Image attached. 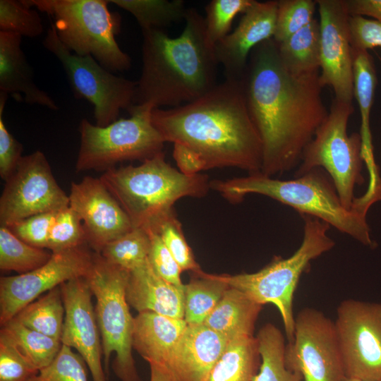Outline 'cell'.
Returning <instances> with one entry per match:
<instances>
[{"label": "cell", "mask_w": 381, "mask_h": 381, "mask_svg": "<svg viewBox=\"0 0 381 381\" xmlns=\"http://www.w3.org/2000/svg\"><path fill=\"white\" fill-rule=\"evenodd\" d=\"M260 363L256 337L229 340L205 381H253Z\"/></svg>", "instance_id": "cell-26"}, {"label": "cell", "mask_w": 381, "mask_h": 381, "mask_svg": "<svg viewBox=\"0 0 381 381\" xmlns=\"http://www.w3.org/2000/svg\"><path fill=\"white\" fill-rule=\"evenodd\" d=\"M85 364L79 353L62 344L54 360L28 381H88Z\"/></svg>", "instance_id": "cell-40"}, {"label": "cell", "mask_w": 381, "mask_h": 381, "mask_svg": "<svg viewBox=\"0 0 381 381\" xmlns=\"http://www.w3.org/2000/svg\"><path fill=\"white\" fill-rule=\"evenodd\" d=\"M151 118L164 143L186 150L200 171L223 167L261 171L262 143L240 80L226 78L198 99L176 107L155 108Z\"/></svg>", "instance_id": "cell-2"}, {"label": "cell", "mask_w": 381, "mask_h": 381, "mask_svg": "<svg viewBox=\"0 0 381 381\" xmlns=\"http://www.w3.org/2000/svg\"><path fill=\"white\" fill-rule=\"evenodd\" d=\"M0 197V226L9 227L30 216L56 212L69 206L68 195L56 182L44 155L23 156L5 181Z\"/></svg>", "instance_id": "cell-14"}, {"label": "cell", "mask_w": 381, "mask_h": 381, "mask_svg": "<svg viewBox=\"0 0 381 381\" xmlns=\"http://www.w3.org/2000/svg\"><path fill=\"white\" fill-rule=\"evenodd\" d=\"M353 75V97L361 114L360 135L364 162L370 169L377 167L373 155L370 116L373 104L377 78L375 62L368 51L351 48Z\"/></svg>", "instance_id": "cell-25"}, {"label": "cell", "mask_w": 381, "mask_h": 381, "mask_svg": "<svg viewBox=\"0 0 381 381\" xmlns=\"http://www.w3.org/2000/svg\"><path fill=\"white\" fill-rule=\"evenodd\" d=\"M20 353L40 371L56 357L62 346L60 340L31 329L15 318L1 326Z\"/></svg>", "instance_id": "cell-31"}, {"label": "cell", "mask_w": 381, "mask_h": 381, "mask_svg": "<svg viewBox=\"0 0 381 381\" xmlns=\"http://www.w3.org/2000/svg\"><path fill=\"white\" fill-rule=\"evenodd\" d=\"M261 363L253 381H301L285 364V339L279 329L272 323L262 326L255 337Z\"/></svg>", "instance_id": "cell-30"}, {"label": "cell", "mask_w": 381, "mask_h": 381, "mask_svg": "<svg viewBox=\"0 0 381 381\" xmlns=\"http://www.w3.org/2000/svg\"><path fill=\"white\" fill-rule=\"evenodd\" d=\"M285 364L301 381H346L334 321L304 308L295 316L294 335L286 344Z\"/></svg>", "instance_id": "cell-13"}, {"label": "cell", "mask_w": 381, "mask_h": 381, "mask_svg": "<svg viewBox=\"0 0 381 381\" xmlns=\"http://www.w3.org/2000/svg\"><path fill=\"white\" fill-rule=\"evenodd\" d=\"M21 41L18 34L0 31V92L29 104L57 110L54 100L35 84Z\"/></svg>", "instance_id": "cell-21"}, {"label": "cell", "mask_w": 381, "mask_h": 381, "mask_svg": "<svg viewBox=\"0 0 381 381\" xmlns=\"http://www.w3.org/2000/svg\"><path fill=\"white\" fill-rule=\"evenodd\" d=\"M379 59H380V62H381V56L379 57Z\"/></svg>", "instance_id": "cell-49"}, {"label": "cell", "mask_w": 381, "mask_h": 381, "mask_svg": "<svg viewBox=\"0 0 381 381\" xmlns=\"http://www.w3.org/2000/svg\"><path fill=\"white\" fill-rule=\"evenodd\" d=\"M346 381H358V380H355V379L346 378Z\"/></svg>", "instance_id": "cell-48"}, {"label": "cell", "mask_w": 381, "mask_h": 381, "mask_svg": "<svg viewBox=\"0 0 381 381\" xmlns=\"http://www.w3.org/2000/svg\"><path fill=\"white\" fill-rule=\"evenodd\" d=\"M184 20L176 37L164 30H142V71L133 104L176 107L198 99L218 84L219 64L215 47L206 38L205 18L192 8Z\"/></svg>", "instance_id": "cell-3"}, {"label": "cell", "mask_w": 381, "mask_h": 381, "mask_svg": "<svg viewBox=\"0 0 381 381\" xmlns=\"http://www.w3.org/2000/svg\"><path fill=\"white\" fill-rule=\"evenodd\" d=\"M23 1L54 19L59 40L75 54L91 56L111 72L125 71L131 68V57L122 51L115 38L121 30V17L109 11V1Z\"/></svg>", "instance_id": "cell-7"}, {"label": "cell", "mask_w": 381, "mask_h": 381, "mask_svg": "<svg viewBox=\"0 0 381 381\" xmlns=\"http://www.w3.org/2000/svg\"><path fill=\"white\" fill-rule=\"evenodd\" d=\"M352 49L368 51L381 47V22L359 16L349 18Z\"/></svg>", "instance_id": "cell-45"}, {"label": "cell", "mask_w": 381, "mask_h": 381, "mask_svg": "<svg viewBox=\"0 0 381 381\" xmlns=\"http://www.w3.org/2000/svg\"><path fill=\"white\" fill-rule=\"evenodd\" d=\"M39 370L0 332V381H28Z\"/></svg>", "instance_id": "cell-41"}, {"label": "cell", "mask_w": 381, "mask_h": 381, "mask_svg": "<svg viewBox=\"0 0 381 381\" xmlns=\"http://www.w3.org/2000/svg\"><path fill=\"white\" fill-rule=\"evenodd\" d=\"M42 44L61 64L75 96L92 104L95 125L111 123L121 109L128 111L133 105L136 82L114 75L91 56H81L68 50L53 23Z\"/></svg>", "instance_id": "cell-11"}, {"label": "cell", "mask_w": 381, "mask_h": 381, "mask_svg": "<svg viewBox=\"0 0 381 381\" xmlns=\"http://www.w3.org/2000/svg\"><path fill=\"white\" fill-rule=\"evenodd\" d=\"M322 168H315L303 176L279 180L262 172L246 176L210 181V188L231 202H239L249 194L262 195L286 205L301 215L325 222L340 232L365 246L376 243L370 237L366 214L346 210L341 204L334 185Z\"/></svg>", "instance_id": "cell-4"}, {"label": "cell", "mask_w": 381, "mask_h": 381, "mask_svg": "<svg viewBox=\"0 0 381 381\" xmlns=\"http://www.w3.org/2000/svg\"><path fill=\"white\" fill-rule=\"evenodd\" d=\"M316 8V0L277 1L275 42L284 41L311 23Z\"/></svg>", "instance_id": "cell-37"}, {"label": "cell", "mask_w": 381, "mask_h": 381, "mask_svg": "<svg viewBox=\"0 0 381 381\" xmlns=\"http://www.w3.org/2000/svg\"><path fill=\"white\" fill-rule=\"evenodd\" d=\"M228 342L204 324L188 325L164 368L175 381H205Z\"/></svg>", "instance_id": "cell-20"}, {"label": "cell", "mask_w": 381, "mask_h": 381, "mask_svg": "<svg viewBox=\"0 0 381 381\" xmlns=\"http://www.w3.org/2000/svg\"><path fill=\"white\" fill-rule=\"evenodd\" d=\"M353 111L352 103L334 98L327 116L303 150L294 177L322 168L332 179L342 205L349 210H359L355 207L354 190L365 182L364 159L360 133H347Z\"/></svg>", "instance_id": "cell-8"}, {"label": "cell", "mask_w": 381, "mask_h": 381, "mask_svg": "<svg viewBox=\"0 0 381 381\" xmlns=\"http://www.w3.org/2000/svg\"><path fill=\"white\" fill-rule=\"evenodd\" d=\"M277 49L284 66L290 73L303 75L320 72L319 21L313 19L308 25L277 44Z\"/></svg>", "instance_id": "cell-27"}, {"label": "cell", "mask_w": 381, "mask_h": 381, "mask_svg": "<svg viewBox=\"0 0 381 381\" xmlns=\"http://www.w3.org/2000/svg\"><path fill=\"white\" fill-rule=\"evenodd\" d=\"M187 325L184 319L150 311L138 313L133 319V349L149 365L164 367Z\"/></svg>", "instance_id": "cell-23"}, {"label": "cell", "mask_w": 381, "mask_h": 381, "mask_svg": "<svg viewBox=\"0 0 381 381\" xmlns=\"http://www.w3.org/2000/svg\"><path fill=\"white\" fill-rule=\"evenodd\" d=\"M350 16H368L381 22V0H346Z\"/></svg>", "instance_id": "cell-46"}, {"label": "cell", "mask_w": 381, "mask_h": 381, "mask_svg": "<svg viewBox=\"0 0 381 381\" xmlns=\"http://www.w3.org/2000/svg\"><path fill=\"white\" fill-rule=\"evenodd\" d=\"M253 0H212L205 7V34L208 43L215 45L230 32L234 18L244 13Z\"/></svg>", "instance_id": "cell-39"}, {"label": "cell", "mask_w": 381, "mask_h": 381, "mask_svg": "<svg viewBox=\"0 0 381 381\" xmlns=\"http://www.w3.org/2000/svg\"><path fill=\"white\" fill-rule=\"evenodd\" d=\"M320 16L322 87H331L334 98L352 103L353 60L346 0H316Z\"/></svg>", "instance_id": "cell-16"}, {"label": "cell", "mask_w": 381, "mask_h": 381, "mask_svg": "<svg viewBox=\"0 0 381 381\" xmlns=\"http://www.w3.org/2000/svg\"><path fill=\"white\" fill-rule=\"evenodd\" d=\"M262 306L229 286L202 324L229 341L253 337Z\"/></svg>", "instance_id": "cell-24"}, {"label": "cell", "mask_w": 381, "mask_h": 381, "mask_svg": "<svg viewBox=\"0 0 381 381\" xmlns=\"http://www.w3.org/2000/svg\"><path fill=\"white\" fill-rule=\"evenodd\" d=\"M99 178L133 228H145L178 200L203 197L210 188L207 176L181 172L166 162L163 152L138 166L112 168Z\"/></svg>", "instance_id": "cell-5"}, {"label": "cell", "mask_w": 381, "mask_h": 381, "mask_svg": "<svg viewBox=\"0 0 381 381\" xmlns=\"http://www.w3.org/2000/svg\"><path fill=\"white\" fill-rule=\"evenodd\" d=\"M150 246L146 230L133 228L106 244L99 254L108 262L131 272L147 260Z\"/></svg>", "instance_id": "cell-34"}, {"label": "cell", "mask_w": 381, "mask_h": 381, "mask_svg": "<svg viewBox=\"0 0 381 381\" xmlns=\"http://www.w3.org/2000/svg\"><path fill=\"white\" fill-rule=\"evenodd\" d=\"M126 296L128 305L138 313L150 311L174 318H184L183 289L159 276L148 259L129 272Z\"/></svg>", "instance_id": "cell-22"}, {"label": "cell", "mask_w": 381, "mask_h": 381, "mask_svg": "<svg viewBox=\"0 0 381 381\" xmlns=\"http://www.w3.org/2000/svg\"><path fill=\"white\" fill-rule=\"evenodd\" d=\"M277 13V1L253 0L236 29L215 45L216 58L224 68L226 78L240 80L253 49L273 38Z\"/></svg>", "instance_id": "cell-19"}, {"label": "cell", "mask_w": 381, "mask_h": 381, "mask_svg": "<svg viewBox=\"0 0 381 381\" xmlns=\"http://www.w3.org/2000/svg\"><path fill=\"white\" fill-rule=\"evenodd\" d=\"M85 245V231L79 214L70 206L59 211L50 229L47 249L56 253Z\"/></svg>", "instance_id": "cell-38"}, {"label": "cell", "mask_w": 381, "mask_h": 381, "mask_svg": "<svg viewBox=\"0 0 381 381\" xmlns=\"http://www.w3.org/2000/svg\"><path fill=\"white\" fill-rule=\"evenodd\" d=\"M147 232L150 246L148 261L155 272L169 283L183 289L182 270L167 249L159 234L151 227L143 228Z\"/></svg>", "instance_id": "cell-42"}, {"label": "cell", "mask_w": 381, "mask_h": 381, "mask_svg": "<svg viewBox=\"0 0 381 381\" xmlns=\"http://www.w3.org/2000/svg\"><path fill=\"white\" fill-rule=\"evenodd\" d=\"M129 272L108 262L95 253L92 267L85 277L96 299L95 315L108 374L109 360L115 358L112 369L121 381H139L132 354L133 319L126 296Z\"/></svg>", "instance_id": "cell-10"}, {"label": "cell", "mask_w": 381, "mask_h": 381, "mask_svg": "<svg viewBox=\"0 0 381 381\" xmlns=\"http://www.w3.org/2000/svg\"><path fill=\"white\" fill-rule=\"evenodd\" d=\"M8 95L0 92V176L5 181L22 158L23 146L6 128L3 112Z\"/></svg>", "instance_id": "cell-44"}, {"label": "cell", "mask_w": 381, "mask_h": 381, "mask_svg": "<svg viewBox=\"0 0 381 381\" xmlns=\"http://www.w3.org/2000/svg\"><path fill=\"white\" fill-rule=\"evenodd\" d=\"M0 31L36 37L44 31L42 19L23 0H0Z\"/></svg>", "instance_id": "cell-36"}, {"label": "cell", "mask_w": 381, "mask_h": 381, "mask_svg": "<svg viewBox=\"0 0 381 381\" xmlns=\"http://www.w3.org/2000/svg\"><path fill=\"white\" fill-rule=\"evenodd\" d=\"M69 206L80 217L87 244L99 253L112 240L131 230V222L100 178L85 176L71 185Z\"/></svg>", "instance_id": "cell-18"}, {"label": "cell", "mask_w": 381, "mask_h": 381, "mask_svg": "<svg viewBox=\"0 0 381 381\" xmlns=\"http://www.w3.org/2000/svg\"><path fill=\"white\" fill-rule=\"evenodd\" d=\"M94 253L85 246L52 253L43 265L27 273L0 278V323L3 326L42 294L75 278L85 277Z\"/></svg>", "instance_id": "cell-15"}, {"label": "cell", "mask_w": 381, "mask_h": 381, "mask_svg": "<svg viewBox=\"0 0 381 381\" xmlns=\"http://www.w3.org/2000/svg\"><path fill=\"white\" fill-rule=\"evenodd\" d=\"M150 381H175L166 368L158 365H150Z\"/></svg>", "instance_id": "cell-47"}, {"label": "cell", "mask_w": 381, "mask_h": 381, "mask_svg": "<svg viewBox=\"0 0 381 381\" xmlns=\"http://www.w3.org/2000/svg\"><path fill=\"white\" fill-rule=\"evenodd\" d=\"M44 248L28 244L8 227L0 226V270L24 274L45 264L52 257Z\"/></svg>", "instance_id": "cell-33"}, {"label": "cell", "mask_w": 381, "mask_h": 381, "mask_svg": "<svg viewBox=\"0 0 381 381\" xmlns=\"http://www.w3.org/2000/svg\"><path fill=\"white\" fill-rule=\"evenodd\" d=\"M153 109L150 104H133L128 111L129 118L103 127L82 119L75 171H107L118 163L143 162L162 152L164 141L152 124Z\"/></svg>", "instance_id": "cell-9"}, {"label": "cell", "mask_w": 381, "mask_h": 381, "mask_svg": "<svg viewBox=\"0 0 381 381\" xmlns=\"http://www.w3.org/2000/svg\"><path fill=\"white\" fill-rule=\"evenodd\" d=\"M145 227H151L159 234L182 271L198 272L201 270L186 241L174 208L157 217Z\"/></svg>", "instance_id": "cell-35"}, {"label": "cell", "mask_w": 381, "mask_h": 381, "mask_svg": "<svg viewBox=\"0 0 381 381\" xmlns=\"http://www.w3.org/2000/svg\"><path fill=\"white\" fill-rule=\"evenodd\" d=\"M334 326L346 378L381 381V303L345 299Z\"/></svg>", "instance_id": "cell-12"}, {"label": "cell", "mask_w": 381, "mask_h": 381, "mask_svg": "<svg viewBox=\"0 0 381 381\" xmlns=\"http://www.w3.org/2000/svg\"><path fill=\"white\" fill-rule=\"evenodd\" d=\"M60 287L65 308L61 341L78 351L89 368L92 381H107L90 287L85 277L71 279Z\"/></svg>", "instance_id": "cell-17"}, {"label": "cell", "mask_w": 381, "mask_h": 381, "mask_svg": "<svg viewBox=\"0 0 381 381\" xmlns=\"http://www.w3.org/2000/svg\"><path fill=\"white\" fill-rule=\"evenodd\" d=\"M240 81L262 143L260 172L272 177L297 167L329 113L321 96L320 72L290 73L272 38L253 49Z\"/></svg>", "instance_id": "cell-1"}, {"label": "cell", "mask_w": 381, "mask_h": 381, "mask_svg": "<svg viewBox=\"0 0 381 381\" xmlns=\"http://www.w3.org/2000/svg\"><path fill=\"white\" fill-rule=\"evenodd\" d=\"M184 284V318L188 325L202 324L229 286L217 274L202 271Z\"/></svg>", "instance_id": "cell-28"}, {"label": "cell", "mask_w": 381, "mask_h": 381, "mask_svg": "<svg viewBox=\"0 0 381 381\" xmlns=\"http://www.w3.org/2000/svg\"><path fill=\"white\" fill-rule=\"evenodd\" d=\"M64 316L59 286L24 307L14 318L25 327L61 341Z\"/></svg>", "instance_id": "cell-29"}, {"label": "cell", "mask_w": 381, "mask_h": 381, "mask_svg": "<svg viewBox=\"0 0 381 381\" xmlns=\"http://www.w3.org/2000/svg\"><path fill=\"white\" fill-rule=\"evenodd\" d=\"M57 212L35 214L8 228L28 244L40 248H47L50 229Z\"/></svg>", "instance_id": "cell-43"}, {"label": "cell", "mask_w": 381, "mask_h": 381, "mask_svg": "<svg viewBox=\"0 0 381 381\" xmlns=\"http://www.w3.org/2000/svg\"><path fill=\"white\" fill-rule=\"evenodd\" d=\"M109 3L131 13L142 30H163L184 20L188 9L181 0H110Z\"/></svg>", "instance_id": "cell-32"}, {"label": "cell", "mask_w": 381, "mask_h": 381, "mask_svg": "<svg viewBox=\"0 0 381 381\" xmlns=\"http://www.w3.org/2000/svg\"><path fill=\"white\" fill-rule=\"evenodd\" d=\"M303 236L299 248L287 258L275 256L253 273L219 275L230 287L243 292L255 302L275 306L282 319L288 342L294 339L295 316L293 301L301 274L310 262L332 249L335 242L328 235L329 224L318 218L303 214Z\"/></svg>", "instance_id": "cell-6"}]
</instances>
